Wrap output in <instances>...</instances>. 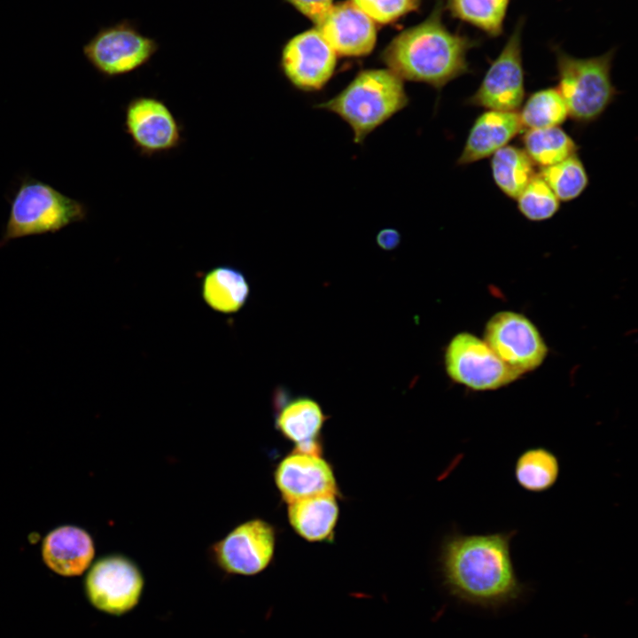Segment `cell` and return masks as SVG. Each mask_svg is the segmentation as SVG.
Returning a JSON list of instances; mask_svg holds the SVG:
<instances>
[{"label":"cell","instance_id":"6da1fadb","mask_svg":"<svg viewBox=\"0 0 638 638\" xmlns=\"http://www.w3.org/2000/svg\"><path fill=\"white\" fill-rule=\"evenodd\" d=\"M515 534V531L455 533L445 539L440 564L448 590L463 601L483 607H498L516 600L523 585L511 557Z\"/></svg>","mask_w":638,"mask_h":638},{"label":"cell","instance_id":"7a4b0ae2","mask_svg":"<svg viewBox=\"0 0 638 638\" xmlns=\"http://www.w3.org/2000/svg\"><path fill=\"white\" fill-rule=\"evenodd\" d=\"M442 0L420 24L395 36L380 54L382 62L402 81L424 82L440 91L471 72L469 51L478 41L452 33L441 19Z\"/></svg>","mask_w":638,"mask_h":638},{"label":"cell","instance_id":"3957f363","mask_svg":"<svg viewBox=\"0 0 638 638\" xmlns=\"http://www.w3.org/2000/svg\"><path fill=\"white\" fill-rule=\"evenodd\" d=\"M409 98L402 80L389 69H367L331 98L315 105L337 114L351 128L355 144L404 109Z\"/></svg>","mask_w":638,"mask_h":638},{"label":"cell","instance_id":"277c9868","mask_svg":"<svg viewBox=\"0 0 638 638\" xmlns=\"http://www.w3.org/2000/svg\"><path fill=\"white\" fill-rule=\"evenodd\" d=\"M86 206L40 180L25 177L11 202L0 246L19 237L54 233L82 222Z\"/></svg>","mask_w":638,"mask_h":638},{"label":"cell","instance_id":"5b68a950","mask_svg":"<svg viewBox=\"0 0 638 638\" xmlns=\"http://www.w3.org/2000/svg\"><path fill=\"white\" fill-rule=\"evenodd\" d=\"M614 50L592 58L556 51L558 84L568 115L580 125L595 121L618 94L611 70Z\"/></svg>","mask_w":638,"mask_h":638},{"label":"cell","instance_id":"8992f818","mask_svg":"<svg viewBox=\"0 0 638 638\" xmlns=\"http://www.w3.org/2000/svg\"><path fill=\"white\" fill-rule=\"evenodd\" d=\"M159 50L157 41L144 35L129 19L100 27L83 45L86 60L102 76L130 74L147 65Z\"/></svg>","mask_w":638,"mask_h":638},{"label":"cell","instance_id":"52a82bcc","mask_svg":"<svg viewBox=\"0 0 638 638\" xmlns=\"http://www.w3.org/2000/svg\"><path fill=\"white\" fill-rule=\"evenodd\" d=\"M443 358L447 377L472 391L497 390L522 376L502 362L484 339L470 332L455 335Z\"/></svg>","mask_w":638,"mask_h":638},{"label":"cell","instance_id":"ba28073f","mask_svg":"<svg viewBox=\"0 0 638 638\" xmlns=\"http://www.w3.org/2000/svg\"><path fill=\"white\" fill-rule=\"evenodd\" d=\"M145 580L139 566L123 555L96 561L87 573L84 590L89 603L111 616H123L140 603Z\"/></svg>","mask_w":638,"mask_h":638},{"label":"cell","instance_id":"9c48e42d","mask_svg":"<svg viewBox=\"0 0 638 638\" xmlns=\"http://www.w3.org/2000/svg\"><path fill=\"white\" fill-rule=\"evenodd\" d=\"M522 27L520 20L477 90L466 99V105L497 111H517L521 107L525 95Z\"/></svg>","mask_w":638,"mask_h":638},{"label":"cell","instance_id":"30bf717a","mask_svg":"<svg viewBox=\"0 0 638 638\" xmlns=\"http://www.w3.org/2000/svg\"><path fill=\"white\" fill-rule=\"evenodd\" d=\"M484 340L502 362L521 375L540 367L548 354L536 326L524 315L513 311L494 314L486 324Z\"/></svg>","mask_w":638,"mask_h":638},{"label":"cell","instance_id":"8fae6325","mask_svg":"<svg viewBox=\"0 0 638 638\" xmlns=\"http://www.w3.org/2000/svg\"><path fill=\"white\" fill-rule=\"evenodd\" d=\"M124 129L143 157L167 153L183 141L177 118L164 101L152 96H137L128 102Z\"/></svg>","mask_w":638,"mask_h":638},{"label":"cell","instance_id":"7c38bea8","mask_svg":"<svg viewBox=\"0 0 638 638\" xmlns=\"http://www.w3.org/2000/svg\"><path fill=\"white\" fill-rule=\"evenodd\" d=\"M276 532L268 522L251 519L240 524L212 547L215 564L225 573L252 576L272 561Z\"/></svg>","mask_w":638,"mask_h":638},{"label":"cell","instance_id":"4fadbf2b","mask_svg":"<svg viewBox=\"0 0 638 638\" xmlns=\"http://www.w3.org/2000/svg\"><path fill=\"white\" fill-rule=\"evenodd\" d=\"M336 66L337 53L316 28L293 36L281 51V71L290 84L300 91L323 89Z\"/></svg>","mask_w":638,"mask_h":638},{"label":"cell","instance_id":"5bb4252c","mask_svg":"<svg viewBox=\"0 0 638 638\" xmlns=\"http://www.w3.org/2000/svg\"><path fill=\"white\" fill-rule=\"evenodd\" d=\"M275 482L287 504L320 495H339L334 471L322 455L293 450L276 466Z\"/></svg>","mask_w":638,"mask_h":638},{"label":"cell","instance_id":"9a60e30c","mask_svg":"<svg viewBox=\"0 0 638 638\" xmlns=\"http://www.w3.org/2000/svg\"><path fill=\"white\" fill-rule=\"evenodd\" d=\"M315 26L341 56L363 57L374 49L377 40L374 21L350 0L333 4Z\"/></svg>","mask_w":638,"mask_h":638},{"label":"cell","instance_id":"2e32d148","mask_svg":"<svg viewBox=\"0 0 638 638\" xmlns=\"http://www.w3.org/2000/svg\"><path fill=\"white\" fill-rule=\"evenodd\" d=\"M523 130L516 111L484 112L471 127L456 164L469 165L491 157Z\"/></svg>","mask_w":638,"mask_h":638},{"label":"cell","instance_id":"e0dca14e","mask_svg":"<svg viewBox=\"0 0 638 638\" xmlns=\"http://www.w3.org/2000/svg\"><path fill=\"white\" fill-rule=\"evenodd\" d=\"M95 548L90 535L74 525L59 526L43 539L42 556L45 564L65 577L81 575L91 564Z\"/></svg>","mask_w":638,"mask_h":638},{"label":"cell","instance_id":"ac0fdd59","mask_svg":"<svg viewBox=\"0 0 638 638\" xmlns=\"http://www.w3.org/2000/svg\"><path fill=\"white\" fill-rule=\"evenodd\" d=\"M326 419L315 400L300 396L284 404L277 412L276 425L285 439L294 443V450L322 455L319 437Z\"/></svg>","mask_w":638,"mask_h":638},{"label":"cell","instance_id":"d6986e66","mask_svg":"<svg viewBox=\"0 0 638 638\" xmlns=\"http://www.w3.org/2000/svg\"><path fill=\"white\" fill-rule=\"evenodd\" d=\"M339 507L335 495H320L288 504L287 517L292 528L310 542H331L338 519Z\"/></svg>","mask_w":638,"mask_h":638},{"label":"cell","instance_id":"ffe728a7","mask_svg":"<svg viewBox=\"0 0 638 638\" xmlns=\"http://www.w3.org/2000/svg\"><path fill=\"white\" fill-rule=\"evenodd\" d=\"M249 284L244 274L232 267L219 266L203 278L201 294L214 310L224 314L237 312L246 303Z\"/></svg>","mask_w":638,"mask_h":638},{"label":"cell","instance_id":"44dd1931","mask_svg":"<svg viewBox=\"0 0 638 638\" xmlns=\"http://www.w3.org/2000/svg\"><path fill=\"white\" fill-rule=\"evenodd\" d=\"M491 171L495 185L507 197L517 199L536 175L535 165L526 152L507 144L491 156Z\"/></svg>","mask_w":638,"mask_h":638},{"label":"cell","instance_id":"7402d4cb","mask_svg":"<svg viewBox=\"0 0 638 638\" xmlns=\"http://www.w3.org/2000/svg\"><path fill=\"white\" fill-rule=\"evenodd\" d=\"M560 474L557 456L543 447H530L516 460L514 477L518 486L531 493H542L552 488Z\"/></svg>","mask_w":638,"mask_h":638},{"label":"cell","instance_id":"603a6c76","mask_svg":"<svg viewBox=\"0 0 638 638\" xmlns=\"http://www.w3.org/2000/svg\"><path fill=\"white\" fill-rule=\"evenodd\" d=\"M521 140L523 150L541 168L559 163L579 150L576 142L559 126L526 129Z\"/></svg>","mask_w":638,"mask_h":638},{"label":"cell","instance_id":"cb8c5ba5","mask_svg":"<svg viewBox=\"0 0 638 638\" xmlns=\"http://www.w3.org/2000/svg\"><path fill=\"white\" fill-rule=\"evenodd\" d=\"M518 113L524 128L558 127L565 121L567 106L558 89L547 88L532 93Z\"/></svg>","mask_w":638,"mask_h":638},{"label":"cell","instance_id":"d4e9b609","mask_svg":"<svg viewBox=\"0 0 638 638\" xmlns=\"http://www.w3.org/2000/svg\"><path fill=\"white\" fill-rule=\"evenodd\" d=\"M510 0H447L453 16L490 36L502 34Z\"/></svg>","mask_w":638,"mask_h":638},{"label":"cell","instance_id":"484cf974","mask_svg":"<svg viewBox=\"0 0 638 638\" xmlns=\"http://www.w3.org/2000/svg\"><path fill=\"white\" fill-rule=\"evenodd\" d=\"M540 176L559 201H571L580 197L589 183L587 170L577 153L555 165L541 167Z\"/></svg>","mask_w":638,"mask_h":638},{"label":"cell","instance_id":"4316f807","mask_svg":"<svg viewBox=\"0 0 638 638\" xmlns=\"http://www.w3.org/2000/svg\"><path fill=\"white\" fill-rule=\"evenodd\" d=\"M518 211L529 221L541 222L553 217L560 208V201L536 174L517 198Z\"/></svg>","mask_w":638,"mask_h":638},{"label":"cell","instance_id":"83f0119b","mask_svg":"<svg viewBox=\"0 0 638 638\" xmlns=\"http://www.w3.org/2000/svg\"><path fill=\"white\" fill-rule=\"evenodd\" d=\"M373 21L391 23L417 9L420 0H350Z\"/></svg>","mask_w":638,"mask_h":638},{"label":"cell","instance_id":"f1b7e54d","mask_svg":"<svg viewBox=\"0 0 638 638\" xmlns=\"http://www.w3.org/2000/svg\"><path fill=\"white\" fill-rule=\"evenodd\" d=\"M315 25L333 5V0H285Z\"/></svg>","mask_w":638,"mask_h":638},{"label":"cell","instance_id":"f546056e","mask_svg":"<svg viewBox=\"0 0 638 638\" xmlns=\"http://www.w3.org/2000/svg\"><path fill=\"white\" fill-rule=\"evenodd\" d=\"M376 242L382 250L392 251L399 246L401 243V234L395 229L385 228L377 232Z\"/></svg>","mask_w":638,"mask_h":638}]
</instances>
